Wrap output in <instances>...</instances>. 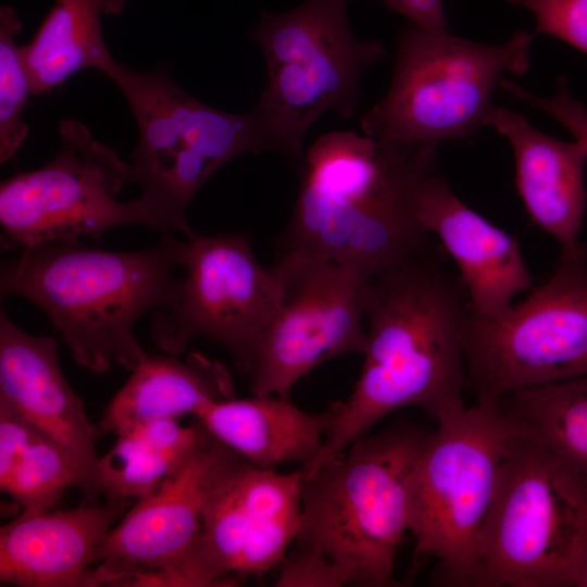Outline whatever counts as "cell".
Here are the masks:
<instances>
[{"label": "cell", "instance_id": "6da1fadb", "mask_svg": "<svg viewBox=\"0 0 587 587\" xmlns=\"http://www.w3.org/2000/svg\"><path fill=\"white\" fill-rule=\"evenodd\" d=\"M470 307L459 276L429 248L367 282L366 348L347 400L329 409L323 447L304 474L344 453L386 415L416 407L442 422L466 407L464 326Z\"/></svg>", "mask_w": 587, "mask_h": 587}, {"label": "cell", "instance_id": "7a4b0ae2", "mask_svg": "<svg viewBox=\"0 0 587 587\" xmlns=\"http://www.w3.org/2000/svg\"><path fill=\"white\" fill-rule=\"evenodd\" d=\"M437 148L385 147L354 132L319 137L304 152L286 250L333 260L369 279L428 250L411 199L419 178L436 165Z\"/></svg>", "mask_w": 587, "mask_h": 587}, {"label": "cell", "instance_id": "3957f363", "mask_svg": "<svg viewBox=\"0 0 587 587\" xmlns=\"http://www.w3.org/2000/svg\"><path fill=\"white\" fill-rule=\"evenodd\" d=\"M185 241L163 233L157 243L132 251L79 239L34 246L2 262L0 292L40 308L80 366L104 373L115 363L132 372L147 357L134 325L174 298Z\"/></svg>", "mask_w": 587, "mask_h": 587}, {"label": "cell", "instance_id": "277c9868", "mask_svg": "<svg viewBox=\"0 0 587 587\" xmlns=\"http://www.w3.org/2000/svg\"><path fill=\"white\" fill-rule=\"evenodd\" d=\"M430 434L413 426L366 434L315 471L302 472L295 544L327 555L349 585L398 586L395 560L409 532L410 479Z\"/></svg>", "mask_w": 587, "mask_h": 587}, {"label": "cell", "instance_id": "5b68a950", "mask_svg": "<svg viewBox=\"0 0 587 587\" xmlns=\"http://www.w3.org/2000/svg\"><path fill=\"white\" fill-rule=\"evenodd\" d=\"M134 114L139 139L129 159L158 230L191 238L189 203L222 166L246 153L275 151L266 125L252 108L230 113L193 98L163 70L134 71L114 59L102 71Z\"/></svg>", "mask_w": 587, "mask_h": 587}, {"label": "cell", "instance_id": "8992f818", "mask_svg": "<svg viewBox=\"0 0 587 587\" xmlns=\"http://www.w3.org/2000/svg\"><path fill=\"white\" fill-rule=\"evenodd\" d=\"M533 36L517 30L488 43L407 25L386 95L360 117L363 134L388 147L469 139L484 126L505 75L529 68Z\"/></svg>", "mask_w": 587, "mask_h": 587}, {"label": "cell", "instance_id": "52a82bcc", "mask_svg": "<svg viewBox=\"0 0 587 587\" xmlns=\"http://www.w3.org/2000/svg\"><path fill=\"white\" fill-rule=\"evenodd\" d=\"M586 546L587 479L524 430L478 539L474 587L576 586Z\"/></svg>", "mask_w": 587, "mask_h": 587}, {"label": "cell", "instance_id": "ba28073f", "mask_svg": "<svg viewBox=\"0 0 587 587\" xmlns=\"http://www.w3.org/2000/svg\"><path fill=\"white\" fill-rule=\"evenodd\" d=\"M524 429L499 407L474 404L437 423L413 469L409 532L417 561L442 585L474 586L478 539L502 467Z\"/></svg>", "mask_w": 587, "mask_h": 587}, {"label": "cell", "instance_id": "9c48e42d", "mask_svg": "<svg viewBox=\"0 0 587 587\" xmlns=\"http://www.w3.org/2000/svg\"><path fill=\"white\" fill-rule=\"evenodd\" d=\"M263 53L266 80L255 105L275 143L299 173L303 140L326 112L354 115L362 74L385 53L360 40L347 18V0H305L283 12L261 13L249 32Z\"/></svg>", "mask_w": 587, "mask_h": 587}, {"label": "cell", "instance_id": "30bf717a", "mask_svg": "<svg viewBox=\"0 0 587 587\" xmlns=\"http://www.w3.org/2000/svg\"><path fill=\"white\" fill-rule=\"evenodd\" d=\"M498 316L469 311L466 384L497 408L517 391L587 375V257L562 251L550 276Z\"/></svg>", "mask_w": 587, "mask_h": 587}, {"label": "cell", "instance_id": "8fae6325", "mask_svg": "<svg viewBox=\"0 0 587 587\" xmlns=\"http://www.w3.org/2000/svg\"><path fill=\"white\" fill-rule=\"evenodd\" d=\"M60 149L46 165L18 172L0 185L1 247L20 251L79 239L100 240L111 228L145 225L158 229L139 196L117 199L129 184V163L95 139L73 118L59 124Z\"/></svg>", "mask_w": 587, "mask_h": 587}, {"label": "cell", "instance_id": "7c38bea8", "mask_svg": "<svg viewBox=\"0 0 587 587\" xmlns=\"http://www.w3.org/2000/svg\"><path fill=\"white\" fill-rule=\"evenodd\" d=\"M301 482V467L278 473L228 448L191 550L174 565L137 577L132 586L234 585L278 566L298 536Z\"/></svg>", "mask_w": 587, "mask_h": 587}, {"label": "cell", "instance_id": "4fadbf2b", "mask_svg": "<svg viewBox=\"0 0 587 587\" xmlns=\"http://www.w3.org/2000/svg\"><path fill=\"white\" fill-rule=\"evenodd\" d=\"M272 268L278 304L254 345L248 377L252 395L288 398L292 386L324 361L364 353L369 278L300 250H286Z\"/></svg>", "mask_w": 587, "mask_h": 587}, {"label": "cell", "instance_id": "5bb4252c", "mask_svg": "<svg viewBox=\"0 0 587 587\" xmlns=\"http://www.w3.org/2000/svg\"><path fill=\"white\" fill-rule=\"evenodd\" d=\"M182 267L174 298L152 311L151 339L174 355L208 339L248 376L254 345L278 304L274 270L261 265L241 234L186 238Z\"/></svg>", "mask_w": 587, "mask_h": 587}, {"label": "cell", "instance_id": "9a60e30c", "mask_svg": "<svg viewBox=\"0 0 587 587\" xmlns=\"http://www.w3.org/2000/svg\"><path fill=\"white\" fill-rule=\"evenodd\" d=\"M227 450L207 432L189 458L112 527L86 587L130 586L137 577L180 561L199 537L207 500Z\"/></svg>", "mask_w": 587, "mask_h": 587}, {"label": "cell", "instance_id": "2e32d148", "mask_svg": "<svg viewBox=\"0 0 587 587\" xmlns=\"http://www.w3.org/2000/svg\"><path fill=\"white\" fill-rule=\"evenodd\" d=\"M411 211L454 261L473 313L498 316L534 286L519 241L465 204L436 165L416 182Z\"/></svg>", "mask_w": 587, "mask_h": 587}, {"label": "cell", "instance_id": "e0dca14e", "mask_svg": "<svg viewBox=\"0 0 587 587\" xmlns=\"http://www.w3.org/2000/svg\"><path fill=\"white\" fill-rule=\"evenodd\" d=\"M58 347L54 338L24 332L1 311L0 401L72 454L96 502L100 495L98 429L62 372Z\"/></svg>", "mask_w": 587, "mask_h": 587}, {"label": "cell", "instance_id": "ac0fdd59", "mask_svg": "<svg viewBox=\"0 0 587 587\" xmlns=\"http://www.w3.org/2000/svg\"><path fill=\"white\" fill-rule=\"evenodd\" d=\"M130 503L22 511L0 528L1 585L86 587L100 546Z\"/></svg>", "mask_w": 587, "mask_h": 587}, {"label": "cell", "instance_id": "d6986e66", "mask_svg": "<svg viewBox=\"0 0 587 587\" xmlns=\"http://www.w3.org/2000/svg\"><path fill=\"white\" fill-rule=\"evenodd\" d=\"M484 126L510 143L516 190L533 224L551 235L562 251L583 248L579 234L587 203L584 145L547 135L524 115L501 105L489 107Z\"/></svg>", "mask_w": 587, "mask_h": 587}, {"label": "cell", "instance_id": "ffe728a7", "mask_svg": "<svg viewBox=\"0 0 587 587\" xmlns=\"http://www.w3.org/2000/svg\"><path fill=\"white\" fill-rule=\"evenodd\" d=\"M147 354L104 408L98 436H114L139 424L196 416L210 402L235 397L225 365L198 351Z\"/></svg>", "mask_w": 587, "mask_h": 587}, {"label": "cell", "instance_id": "44dd1931", "mask_svg": "<svg viewBox=\"0 0 587 587\" xmlns=\"http://www.w3.org/2000/svg\"><path fill=\"white\" fill-rule=\"evenodd\" d=\"M195 417L212 437L251 464L275 469L313 462L323 447L330 414L328 409L308 413L288 398L253 395L210 402Z\"/></svg>", "mask_w": 587, "mask_h": 587}, {"label": "cell", "instance_id": "7402d4cb", "mask_svg": "<svg viewBox=\"0 0 587 587\" xmlns=\"http://www.w3.org/2000/svg\"><path fill=\"white\" fill-rule=\"evenodd\" d=\"M126 0H55L33 39L20 47L32 95L49 92L73 74L113 60L101 18L120 14Z\"/></svg>", "mask_w": 587, "mask_h": 587}, {"label": "cell", "instance_id": "603a6c76", "mask_svg": "<svg viewBox=\"0 0 587 587\" xmlns=\"http://www.w3.org/2000/svg\"><path fill=\"white\" fill-rule=\"evenodd\" d=\"M205 433L197 420L187 426L179 420H158L121 433L99 458L100 495L128 502L148 496L189 458Z\"/></svg>", "mask_w": 587, "mask_h": 587}, {"label": "cell", "instance_id": "cb8c5ba5", "mask_svg": "<svg viewBox=\"0 0 587 587\" xmlns=\"http://www.w3.org/2000/svg\"><path fill=\"white\" fill-rule=\"evenodd\" d=\"M498 407L587 479V375L514 392Z\"/></svg>", "mask_w": 587, "mask_h": 587}, {"label": "cell", "instance_id": "d4e9b609", "mask_svg": "<svg viewBox=\"0 0 587 587\" xmlns=\"http://www.w3.org/2000/svg\"><path fill=\"white\" fill-rule=\"evenodd\" d=\"M68 487L95 502L89 483L76 460L40 432L21 457L11 477L0 485L22 511L52 509Z\"/></svg>", "mask_w": 587, "mask_h": 587}, {"label": "cell", "instance_id": "484cf974", "mask_svg": "<svg viewBox=\"0 0 587 587\" xmlns=\"http://www.w3.org/2000/svg\"><path fill=\"white\" fill-rule=\"evenodd\" d=\"M22 32L17 12L0 8V162L12 159L28 134L22 113L32 95L28 74L15 38Z\"/></svg>", "mask_w": 587, "mask_h": 587}, {"label": "cell", "instance_id": "4316f807", "mask_svg": "<svg viewBox=\"0 0 587 587\" xmlns=\"http://www.w3.org/2000/svg\"><path fill=\"white\" fill-rule=\"evenodd\" d=\"M535 16L533 35H548L587 54V0H507Z\"/></svg>", "mask_w": 587, "mask_h": 587}, {"label": "cell", "instance_id": "83f0119b", "mask_svg": "<svg viewBox=\"0 0 587 587\" xmlns=\"http://www.w3.org/2000/svg\"><path fill=\"white\" fill-rule=\"evenodd\" d=\"M278 587H340L349 585L346 573L320 550L295 544L278 564Z\"/></svg>", "mask_w": 587, "mask_h": 587}, {"label": "cell", "instance_id": "f1b7e54d", "mask_svg": "<svg viewBox=\"0 0 587 587\" xmlns=\"http://www.w3.org/2000/svg\"><path fill=\"white\" fill-rule=\"evenodd\" d=\"M386 7L409 20L410 24L430 33L450 32L446 17L447 0H382Z\"/></svg>", "mask_w": 587, "mask_h": 587}, {"label": "cell", "instance_id": "f546056e", "mask_svg": "<svg viewBox=\"0 0 587 587\" xmlns=\"http://www.w3.org/2000/svg\"><path fill=\"white\" fill-rule=\"evenodd\" d=\"M576 587H587V546L579 564Z\"/></svg>", "mask_w": 587, "mask_h": 587}]
</instances>
